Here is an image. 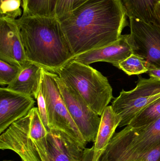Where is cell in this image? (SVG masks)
<instances>
[{
  "mask_svg": "<svg viewBox=\"0 0 160 161\" xmlns=\"http://www.w3.org/2000/svg\"><path fill=\"white\" fill-rule=\"evenodd\" d=\"M126 16L119 0H87L60 23L74 57L116 41Z\"/></svg>",
  "mask_w": 160,
  "mask_h": 161,
  "instance_id": "6da1fadb",
  "label": "cell"
},
{
  "mask_svg": "<svg viewBox=\"0 0 160 161\" xmlns=\"http://www.w3.org/2000/svg\"><path fill=\"white\" fill-rule=\"evenodd\" d=\"M16 22L28 61L55 73L74 57L56 17L22 15Z\"/></svg>",
  "mask_w": 160,
  "mask_h": 161,
  "instance_id": "7a4b0ae2",
  "label": "cell"
},
{
  "mask_svg": "<svg viewBox=\"0 0 160 161\" xmlns=\"http://www.w3.org/2000/svg\"><path fill=\"white\" fill-rule=\"evenodd\" d=\"M48 133L38 108L34 107L1 134L0 148L13 151L21 161H52Z\"/></svg>",
  "mask_w": 160,
  "mask_h": 161,
  "instance_id": "3957f363",
  "label": "cell"
},
{
  "mask_svg": "<svg viewBox=\"0 0 160 161\" xmlns=\"http://www.w3.org/2000/svg\"><path fill=\"white\" fill-rule=\"evenodd\" d=\"M55 74L99 116L113 98L112 88L107 77L89 65L72 59Z\"/></svg>",
  "mask_w": 160,
  "mask_h": 161,
  "instance_id": "277c9868",
  "label": "cell"
},
{
  "mask_svg": "<svg viewBox=\"0 0 160 161\" xmlns=\"http://www.w3.org/2000/svg\"><path fill=\"white\" fill-rule=\"evenodd\" d=\"M160 145V118L140 127L125 128L115 133L101 161H138Z\"/></svg>",
  "mask_w": 160,
  "mask_h": 161,
  "instance_id": "5b68a950",
  "label": "cell"
},
{
  "mask_svg": "<svg viewBox=\"0 0 160 161\" xmlns=\"http://www.w3.org/2000/svg\"><path fill=\"white\" fill-rule=\"evenodd\" d=\"M55 75L42 68L40 89L46 101L51 130L64 132L85 149L87 143L68 110L55 80Z\"/></svg>",
  "mask_w": 160,
  "mask_h": 161,
  "instance_id": "8992f818",
  "label": "cell"
},
{
  "mask_svg": "<svg viewBox=\"0 0 160 161\" xmlns=\"http://www.w3.org/2000/svg\"><path fill=\"white\" fill-rule=\"evenodd\" d=\"M159 98L160 79L139 76L134 89L122 90L112 103L115 112L122 118L119 127L128 125L143 109Z\"/></svg>",
  "mask_w": 160,
  "mask_h": 161,
  "instance_id": "52a82bcc",
  "label": "cell"
},
{
  "mask_svg": "<svg viewBox=\"0 0 160 161\" xmlns=\"http://www.w3.org/2000/svg\"><path fill=\"white\" fill-rule=\"evenodd\" d=\"M55 79L68 110L86 142H95L101 117L56 74Z\"/></svg>",
  "mask_w": 160,
  "mask_h": 161,
  "instance_id": "ba28073f",
  "label": "cell"
},
{
  "mask_svg": "<svg viewBox=\"0 0 160 161\" xmlns=\"http://www.w3.org/2000/svg\"><path fill=\"white\" fill-rule=\"evenodd\" d=\"M130 35L136 50L149 64L160 68V26L130 19Z\"/></svg>",
  "mask_w": 160,
  "mask_h": 161,
  "instance_id": "9c48e42d",
  "label": "cell"
},
{
  "mask_svg": "<svg viewBox=\"0 0 160 161\" xmlns=\"http://www.w3.org/2000/svg\"><path fill=\"white\" fill-rule=\"evenodd\" d=\"M136 50L130 34L121 35L116 41L75 56L72 59L87 65L97 62H107L118 68L120 62L135 53Z\"/></svg>",
  "mask_w": 160,
  "mask_h": 161,
  "instance_id": "30bf717a",
  "label": "cell"
},
{
  "mask_svg": "<svg viewBox=\"0 0 160 161\" xmlns=\"http://www.w3.org/2000/svg\"><path fill=\"white\" fill-rule=\"evenodd\" d=\"M0 59L21 68L29 61L16 19L0 17Z\"/></svg>",
  "mask_w": 160,
  "mask_h": 161,
  "instance_id": "8fae6325",
  "label": "cell"
},
{
  "mask_svg": "<svg viewBox=\"0 0 160 161\" xmlns=\"http://www.w3.org/2000/svg\"><path fill=\"white\" fill-rule=\"evenodd\" d=\"M34 97L6 87L0 88V133L10 125L24 117L34 108Z\"/></svg>",
  "mask_w": 160,
  "mask_h": 161,
  "instance_id": "7c38bea8",
  "label": "cell"
},
{
  "mask_svg": "<svg viewBox=\"0 0 160 161\" xmlns=\"http://www.w3.org/2000/svg\"><path fill=\"white\" fill-rule=\"evenodd\" d=\"M52 161H82L84 149L62 131L51 130L47 134Z\"/></svg>",
  "mask_w": 160,
  "mask_h": 161,
  "instance_id": "4fadbf2b",
  "label": "cell"
},
{
  "mask_svg": "<svg viewBox=\"0 0 160 161\" xmlns=\"http://www.w3.org/2000/svg\"><path fill=\"white\" fill-rule=\"evenodd\" d=\"M122 121L111 106H108L101 116V122L96 138L93 145V161H98L104 154L116 128Z\"/></svg>",
  "mask_w": 160,
  "mask_h": 161,
  "instance_id": "5bb4252c",
  "label": "cell"
},
{
  "mask_svg": "<svg viewBox=\"0 0 160 161\" xmlns=\"http://www.w3.org/2000/svg\"><path fill=\"white\" fill-rule=\"evenodd\" d=\"M42 69L41 66L28 61L17 78L6 88L36 99L40 89Z\"/></svg>",
  "mask_w": 160,
  "mask_h": 161,
  "instance_id": "9a60e30c",
  "label": "cell"
},
{
  "mask_svg": "<svg viewBox=\"0 0 160 161\" xmlns=\"http://www.w3.org/2000/svg\"><path fill=\"white\" fill-rule=\"evenodd\" d=\"M126 15L160 26V0H119Z\"/></svg>",
  "mask_w": 160,
  "mask_h": 161,
  "instance_id": "2e32d148",
  "label": "cell"
},
{
  "mask_svg": "<svg viewBox=\"0 0 160 161\" xmlns=\"http://www.w3.org/2000/svg\"><path fill=\"white\" fill-rule=\"evenodd\" d=\"M58 0H22L23 15L55 17Z\"/></svg>",
  "mask_w": 160,
  "mask_h": 161,
  "instance_id": "e0dca14e",
  "label": "cell"
},
{
  "mask_svg": "<svg viewBox=\"0 0 160 161\" xmlns=\"http://www.w3.org/2000/svg\"><path fill=\"white\" fill-rule=\"evenodd\" d=\"M160 118V98L142 110L127 126L137 128L154 123Z\"/></svg>",
  "mask_w": 160,
  "mask_h": 161,
  "instance_id": "ac0fdd59",
  "label": "cell"
},
{
  "mask_svg": "<svg viewBox=\"0 0 160 161\" xmlns=\"http://www.w3.org/2000/svg\"><path fill=\"white\" fill-rule=\"evenodd\" d=\"M147 65L148 62L144 58L133 53L120 62L118 68L128 75H139L148 72Z\"/></svg>",
  "mask_w": 160,
  "mask_h": 161,
  "instance_id": "d6986e66",
  "label": "cell"
},
{
  "mask_svg": "<svg viewBox=\"0 0 160 161\" xmlns=\"http://www.w3.org/2000/svg\"><path fill=\"white\" fill-rule=\"evenodd\" d=\"M21 0H3L1 1L0 17L16 19L22 16L21 8Z\"/></svg>",
  "mask_w": 160,
  "mask_h": 161,
  "instance_id": "ffe728a7",
  "label": "cell"
},
{
  "mask_svg": "<svg viewBox=\"0 0 160 161\" xmlns=\"http://www.w3.org/2000/svg\"><path fill=\"white\" fill-rule=\"evenodd\" d=\"M23 68L0 59V84H10L18 75Z\"/></svg>",
  "mask_w": 160,
  "mask_h": 161,
  "instance_id": "44dd1931",
  "label": "cell"
},
{
  "mask_svg": "<svg viewBox=\"0 0 160 161\" xmlns=\"http://www.w3.org/2000/svg\"><path fill=\"white\" fill-rule=\"evenodd\" d=\"M87 0H58L55 17L61 22Z\"/></svg>",
  "mask_w": 160,
  "mask_h": 161,
  "instance_id": "7402d4cb",
  "label": "cell"
},
{
  "mask_svg": "<svg viewBox=\"0 0 160 161\" xmlns=\"http://www.w3.org/2000/svg\"><path fill=\"white\" fill-rule=\"evenodd\" d=\"M38 104V108L39 115L42 120V123L45 126V128L48 131V133L51 131L49 125V117H48V110H47V105L46 101L41 89H39L38 93L36 98Z\"/></svg>",
  "mask_w": 160,
  "mask_h": 161,
  "instance_id": "603a6c76",
  "label": "cell"
},
{
  "mask_svg": "<svg viewBox=\"0 0 160 161\" xmlns=\"http://www.w3.org/2000/svg\"><path fill=\"white\" fill-rule=\"evenodd\" d=\"M160 159V145L147 152L138 161H158Z\"/></svg>",
  "mask_w": 160,
  "mask_h": 161,
  "instance_id": "cb8c5ba5",
  "label": "cell"
},
{
  "mask_svg": "<svg viewBox=\"0 0 160 161\" xmlns=\"http://www.w3.org/2000/svg\"><path fill=\"white\" fill-rule=\"evenodd\" d=\"M94 156V148L93 147L91 148L85 147L84 151L83 158L82 161H93ZM98 161H101L99 160Z\"/></svg>",
  "mask_w": 160,
  "mask_h": 161,
  "instance_id": "d4e9b609",
  "label": "cell"
},
{
  "mask_svg": "<svg viewBox=\"0 0 160 161\" xmlns=\"http://www.w3.org/2000/svg\"><path fill=\"white\" fill-rule=\"evenodd\" d=\"M3 161H12L11 160H4Z\"/></svg>",
  "mask_w": 160,
  "mask_h": 161,
  "instance_id": "484cf974",
  "label": "cell"
},
{
  "mask_svg": "<svg viewBox=\"0 0 160 161\" xmlns=\"http://www.w3.org/2000/svg\"><path fill=\"white\" fill-rule=\"evenodd\" d=\"M158 161H160V159H159V160H158Z\"/></svg>",
  "mask_w": 160,
  "mask_h": 161,
  "instance_id": "4316f807",
  "label": "cell"
},
{
  "mask_svg": "<svg viewBox=\"0 0 160 161\" xmlns=\"http://www.w3.org/2000/svg\"><path fill=\"white\" fill-rule=\"evenodd\" d=\"M0 1H3V0H0Z\"/></svg>",
  "mask_w": 160,
  "mask_h": 161,
  "instance_id": "83f0119b",
  "label": "cell"
}]
</instances>
